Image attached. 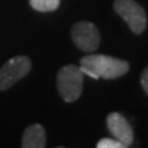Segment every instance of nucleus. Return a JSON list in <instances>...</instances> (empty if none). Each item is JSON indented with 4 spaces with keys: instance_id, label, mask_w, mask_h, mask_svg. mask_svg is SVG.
Masks as SVG:
<instances>
[{
    "instance_id": "nucleus-4",
    "label": "nucleus",
    "mask_w": 148,
    "mask_h": 148,
    "mask_svg": "<svg viewBox=\"0 0 148 148\" xmlns=\"http://www.w3.org/2000/svg\"><path fill=\"white\" fill-rule=\"evenodd\" d=\"M32 69V60L25 56H14L5 62L0 69V90L11 88L16 81L22 79Z\"/></svg>"
},
{
    "instance_id": "nucleus-6",
    "label": "nucleus",
    "mask_w": 148,
    "mask_h": 148,
    "mask_svg": "<svg viewBox=\"0 0 148 148\" xmlns=\"http://www.w3.org/2000/svg\"><path fill=\"white\" fill-rule=\"evenodd\" d=\"M107 126L115 140L123 144V147H130L133 143L132 126L125 116L119 112H111L107 116Z\"/></svg>"
},
{
    "instance_id": "nucleus-7",
    "label": "nucleus",
    "mask_w": 148,
    "mask_h": 148,
    "mask_svg": "<svg viewBox=\"0 0 148 148\" xmlns=\"http://www.w3.org/2000/svg\"><path fill=\"white\" fill-rule=\"evenodd\" d=\"M47 143L45 129L41 125H30L25 129L22 136V147L23 148H44Z\"/></svg>"
},
{
    "instance_id": "nucleus-2",
    "label": "nucleus",
    "mask_w": 148,
    "mask_h": 148,
    "mask_svg": "<svg viewBox=\"0 0 148 148\" xmlns=\"http://www.w3.org/2000/svg\"><path fill=\"white\" fill-rule=\"evenodd\" d=\"M84 74L79 69V66L67 64L59 70L56 77L58 90L62 99L67 103L75 101L82 93L84 86Z\"/></svg>"
},
{
    "instance_id": "nucleus-1",
    "label": "nucleus",
    "mask_w": 148,
    "mask_h": 148,
    "mask_svg": "<svg viewBox=\"0 0 148 148\" xmlns=\"http://www.w3.org/2000/svg\"><path fill=\"white\" fill-rule=\"evenodd\" d=\"M79 67L92 71L97 79H114L126 74L130 66L126 60L112 58L108 55H86L79 60Z\"/></svg>"
},
{
    "instance_id": "nucleus-8",
    "label": "nucleus",
    "mask_w": 148,
    "mask_h": 148,
    "mask_svg": "<svg viewBox=\"0 0 148 148\" xmlns=\"http://www.w3.org/2000/svg\"><path fill=\"white\" fill-rule=\"evenodd\" d=\"M29 3L36 11L48 12V11L56 10L59 7L60 0H29Z\"/></svg>"
},
{
    "instance_id": "nucleus-10",
    "label": "nucleus",
    "mask_w": 148,
    "mask_h": 148,
    "mask_svg": "<svg viewBox=\"0 0 148 148\" xmlns=\"http://www.w3.org/2000/svg\"><path fill=\"white\" fill-rule=\"evenodd\" d=\"M141 85H143L145 93L148 95V67L147 69H144L143 74H141Z\"/></svg>"
},
{
    "instance_id": "nucleus-5",
    "label": "nucleus",
    "mask_w": 148,
    "mask_h": 148,
    "mask_svg": "<svg viewBox=\"0 0 148 148\" xmlns=\"http://www.w3.org/2000/svg\"><path fill=\"white\" fill-rule=\"evenodd\" d=\"M74 44L85 52H93L100 45V34L97 27L88 21L77 22L71 29Z\"/></svg>"
},
{
    "instance_id": "nucleus-9",
    "label": "nucleus",
    "mask_w": 148,
    "mask_h": 148,
    "mask_svg": "<svg viewBox=\"0 0 148 148\" xmlns=\"http://www.w3.org/2000/svg\"><path fill=\"white\" fill-rule=\"evenodd\" d=\"M96 145L97 148H125L123 144L119 143L115 138H101Z\"/></svg>"
},
{
    "instance_id": "nucleus-3",
    "label": "nucleus",
    "mask_w": 148,
    "mask_h": 148,
    "mask_svg": "<svg viewBox=\"0 0 148 148\" xmlns=\"http://www.w3.org/2000/svg\"><path fill=\"white\" fill-rule=\"evenodd\" d=\"M114 10L118 15L125 19L133 33L140 34L144 32L147 26V15L144 8L138 3H136L134 0H115Z\"/></svg>"
}]
</instances>
